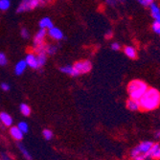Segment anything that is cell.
<instances>
[{
    "label": "cell",
    "instance_id": "4dcf8cb0",
    "mask_svg": "<svg viewBox=\"0 0 160 160\" xmlns=\"http://www.w3.org/2000/svg\"><path fill=\"white\" fill-rule=\"evenodd\" d=\"M106 37H107V38H111V37H112V33H111V31H108V32L107 33Z\"/></svg>",
    "mask_w": 160,
    "mask_h": 160
},
{
    "label": "cell",
    "instance_id": "6da1fadb",
    "mask_svg": "<svg viewBox=\"0 0 160 160\" xmlns=\"http://www.w3.org/2000/svg\"><path fill=\"white\" fill-rule=\"evenodd\" d=\"M140 109L153 110L160 105V92L155 88H148L142 97L139 99Z\"/></svg>",
    "mask_w": 160,
    "mask_h": 160
},
{
    "label": "cell",
    "instance_id": "52a82bcc",
    "mask_svg": "<svg viewBox=\"0 0 160 160\" xmlns=\"http://www.w3.org/2000/svg\"><path fill=\"white\" fill-rule=\"evenodd\" d=\"M47 35L54 40H57V41H59V40H62L63 38V33L62 31L61 30L60 28H58V27H51L50 29H48L47 30Z\"/></svg>",
    "mask_w": 160,
    "mask_h": 160
},
{
    "label": "cell",
    "instance_id": "5bb4252c",
    "mask_svg": "<svg viewBox=\"0 0 160 160\" xmlns=\"http://www.w3.org/2000/svg\"><path fill=\"white\" fill-rule=\"evenodd\" d=\"M10 134L13 139L18 140V141L23 138V132L18 127H12L10 128Z\"/></svg>",
    "mask_w": 160,
    "mask_h": 160
},
{
    "label": "cell",
    "instance_id": "d6986e66",
    "mask_svg": "<svg viewBox=\"0 0 160 160\" xmlns=\"http://www.w3.org/2000/svg\"><path fill=\"white\" fill-rule=\"evenodd\" d=\"M19 108H20V112L24 116H29V115L31 114V108H30V107H29L28 105H26V104H21Z\"/></svg>",
    "mask_w": 160,
    "mask_h": 160
},
{
    "label": "cell",
    "instance_id": "f1b7e54d",
    "mask_svg": "<svg viewBox=\"0 0 160 160\" xmlns=\"http://www.w3.org/2000/svg\"><path fill=\"white\" fill-rule=\"evenodd\" d=\"M1 88L4 91H9L10 90V85L8 83H6V82H3V83H1Z\"/></svg>",
    "mask_w": 160,
    "mask_h": 160
},
{
    "label": "cell",
    "instance_id": "8992f818",
    "mask_svg": "<svg viewBox=\"0 0 160 160\" xmlns=\"http://www.w3.org/2000/svg\"><path fill=\"white\" fill-rule=\"evenodd\" d=\"M24 61H25L28 67H30L32 69H38L39 68L38 62V57H37V54L35 52L28 53Z\"/></svg>",
    "mask_w": 160,
    "mask_h": 160
},
{
    "label": "cell",
    "instance_id": "83f0119b",
    "mask_svg": "<svg viewBox=\"0 0 160 160\" xmlns=\"http://www.w3.org/2000/svg\"><path fill=\"white\" fill-rule=\"evenodd\" d=\"M120 48H121V46L118 42H113L111 44V49L114 51H118V50H120Z\"/></svg>",
    "mask_w": 160,
    "mask_h": 160
},
{
    "label": "cell",
    "instance_id": "ffe728a7",
    "mask_svg": "<svg viewBox=\"0 0 160 160\" xmlns=\"http://www.w3.org/2000/svg\"><path fill=\"white\" fill-rule=\"evenodd\" d=\"M11 7V1L10 0H0V11H7Z\"/></svg>",
    "mask_w": 160,
    "mask_h": 160
},
{
    "label": "cell",
    "instance_id": "f546056e",
    "mask_svg": "<svg viewBox=\"0 0 160 160\" xmlns=\"http://www.w3.org/2000/svg\"><path fill=\"white\" fill-rule=\"evenodd\" d=\"M106 2L109 6H115L116 3H117V1H116V0H106Z\"/></svg>",
    "mask_w": 160,
    "mask_h": 160
},
{
    "label": "cell",
    "instance_id": "277c9868",
    "mask_svg": "<svg viewBox=\"0 0 160 160\" xmlns=\"http://www.w3.org/2000/svg\"><path fill=\"white\" fill-rule=\"evenodd\" d=\"M49 2V0H21L18 8V12H25L35 10L38 7L44 6Z\"/></svg>",
    "mask_w": 160,
    "mask_h": 160
},
{
    "label": "cell",
    "instance_id": "ba28073f",
    "mask_svg": "<svg viewBox=\"0 0 160 160\" xmlns=\"http://www.w3.org/2000/svg\"><path fill=\"white\" fill-rule=\"evenodd\" d=\"M150 159H160V145L152 144V146L149 152Z\"/></svg>",
    "mask_w": 160,
    "mask_h": 160
},
{
    "label": "cell",
    "instance_id": "1f68e13d",
    "mask_svg": "<svg viewBox=\"0 0 160 160\" xmlns=\"http://www.w3.org/2000/svg\"><path fill=\"white\" fill-rule=\"evenodd\" d=\"M155 137L156 138H160V130H158V132L155 133Z\"/></svg>",
    "mask_w": 160,
    "mask_h": 160
},
{
    "label": "cell",
    "instance_id": "30bf717a",
    "mask_svg": "<svg viewBox=\"0 0 160 160\" xmlns=\"http://www.w3.org/2000/svg\"><path fill=\"white\" fill-rule=\"evenodd\" d=\"M127 107L129 110L132 111H137L140 109V104H139V100L132 99L129 98L127 102Z\"/></svg>",
    "mask_w": 160,
    "mask_h": 160
},
{
    "label": "cell",
    "instance_id": "484cf974",
    "mask_svg": "<svg viewBox=\"0 0 160 160\" xmlns=\"http://www.w3.org/2000/svg\"><path fill=\"white\" fill-rule=\"evenodd\" d=\"M21 37H22L24 39L30 38V33H29V31L27 30L26 28H23L22 30H21Z\"/></svg>",
    "mask_w": 160,
    "mask_h": 160
},
{
    "label": "cell",
    "instance_id": "2e32d148",
    "mask_svg": "<svg viewBox=\"0 0 160 160\" xmlns=\"http://www.w3.org/2000/svg\"><path fill=\"white\" fill-rule=\"evenodd\" d=\"M124 52H125L126 56L128 57L129 59H135L136 56H137L136 50L132 46H126L125 49H124Z\"/></svg>",
    "mask_w": 160,
    "mask_h": 160
},
{
    "label": "cell",
    "instance_id": "9a60e30c",
    "mask_svg": "<svg viewBox=\"0 0 160 160\" xmlns=\"http://www.w3.org/2000/svg\"><path fill=\"white\" fill-rule=\"evenodd\" d=\"M61 71L62 72V73L70 75L72 77H77L78 76L77 72L75 71L73 65H64V66L61 67Z\"/></svg>",
    "mask_w": 160,
    "mask_h": 160
},
{
    "label": "cell",
    "instance_id": "ac0fdd59",
    "mask_svg": "<svg viewBox=\"0 0 160 160\" xmlns=\"http://www.w3.org/2000/svg\"><path fill=\"white\" fill-rule=\"evenodd\" d=\"M58 51V47L56 45H52V44H45V53L46 55H55Z\"/></svg>",
    "mask_w": 160,
    "mask_h": 160
},
{
    "label": "cell",
    "instance_id": "8fae6325",
    "mask_svg": "<svg viewBox=\"0 0 160 160\" xmlns=\"http://www.w3.org/2000/svg\"><path fill=\"white\" fill-rule=\"evenodd\" d=\"M27 67L28 66H27V64H26L24 60L19 61L16 64V66H14V73H16V75H18V76H20V75H22L24 73V71L26 70Z\"/></svg>",
    "mask_w": 160,
    "mask_h": 160
},
{
    "label": "cell",
    "instance_id": "3957f363",
    "mask_svg": "<svg viewBox=\"0 0 160 160\" xmlns=\"http://www.w3.org/2000/svg\"><path fill=\"white\" fill-rule=\"evenodd\" d=\"M152 142L151 141H145L140 143L137 147H135L132 152H130V156L133 160H149V152L152 146Z\"/></svg>",
    "mask_w": 160,
    "mask_h": 160
},
{
    "label": "cell",
    "instance_id": "5b68a950",
    "mask_svg": "<svg viewBox=\"0 0 160 160\" xmlns=\"http://www.w3.org/2000/svg\"><path fill=\"white\" fill-rule=\"evenodd\" d=\"M73 67L79 76L82 74L88 73V72L92 69V63L89 61H80V62H75Z\"/></svg>",
    "mask_w": 160,
    "mask_h": 160
},
{
    "label": "cell",
    "instance_id": "7c38bea8",
    "mask_svg": "<svg viewBox=\"0 0 160 160\" xmlns=\"http://www.w3.org/2000/svg\"><path fill=\"white\" fill-rule=\"evenodd\" d=\"M0 122L6 127H11L12 124V118L7 112H1L0 113Z\"/></svg>",
    "mask_w": 160,
    "mask_h": 160
},
{
    "label": "cell",
    "instance_id": "9c48e42d",
    "mask_svg": "<svg viewBox=\"0 0 160 160\" xmlns=\"http://www.w3.org/2000/svg\"><path fill=\"white\" fill-rule=\"evenodd\" d=\"M38 26L40 29H45V30H48L51 27H53V21L50 18L45 17V18H42L39 22H38Z\"/></svg>",
    "mask_w": 160,
    "mask_h": 160
},
{
    "label": "cell",
    "instance_id": "836d02e7",
    "mask_svg": "<svg viewBox=\"0 0 160 160\" xmlns=\"http://www.w3.org/2000/svg\"><path fill=\"white\" fill-rule=\"evenodd\" d=\"M117 2H125V0H116Z\"/></svg>",
    "mask_w": 160,
    "mask_h": 160
},
{
    "label": "cell",
    "instance_id": "e0dca14e",
    "mask_svg": "<svg viewBox=\"0 0 160 160\" xmlns=\"http://www.w3.org/2000/svg\"><path fill=\"white\" fill-rule=\"evenodd\" d=\"M37 54V53H36ZM37 57H38V65H39V68L42 67L47 62V56H46V53H38L37 54Z\"/></svg>",
    "mask_w": 160,
    "mask_h": 160
},
{
    "label": "cell",
    "instance_id": "4316f807",
    "mask_svg": "<svg viewBox=\"0 0 160 160\" xmlns=\"http://www.w3.org/2000/svg\"><path fill=\"white\" fill-rule=\"evenodd\" d=\"M137 1H138L142 6L147 7V6H150V5L153 2V0H137Z\"/></svg>",
    "mask_w": 160,
    "mask_h": 160
},
{
    "label": "cell",
    "instance_id": "cb8c5ba5",
    "mask_svg": "<svg viewBox=\"0 0 160 160\" xmlns=\"http://www.w3.org/2000/svg\"><path fill=\"white\" fill-rule=\"evenodd\" d=\"M152 30L154 31V33L160 35V21L154 20V22L152 24Z\"/></svg>",
    "mask_w": 160,
    "mask_h": 160
},
{
    "label": "cell",
    "instance_id": "603a6c76",
    "mask_svg": "<svg viewBox=\"0 0 160 160\" xmlns=\"http://www.w3.org/2000/svg\"><path fill=\"white\" fill-rule=\"evenodd\" d=\"M42 134H43V137H44L46 140H50L53 137V132H51L50 129H44V130H43Z\"/></svg>",
    "mask_w": 160,
    "mask_h": 160
},
{
    "label": "cell",
    "instance_id": "d6a6232c",
    "mask_svg": "<svg viewBox=\"0 0 160 160\" xmlns=\"http://www.w3.org/2000/svg\"><path fill=\"white\" fill-rule=\"evenodd\" d=\"M3 160H11V158L8 157V156H6L5 154H3Z\"/></svg>",
    "mask_w": 160,
    "mask_h": 160
},
{
    "label": "cell",
    "instance_id": "d4e9b609",
    "mask_svg": "<svg viewBox=\"0 0 160 160\" xmlns=\"http://www.w3.org/2000/svg\"><path fill=\"white\" fill-rule=\"evenodd\" d=\"M8 62V60H7V57L4 53H0V65L1 66H4L6 65Z\"/></svg>",
    "mask_w": 160,
    "mask_h": 160
},
{
    "label": "cell",
    "instance_id": "44dd1931",
    "mask_svg": "<svg viewBox=\"0 0 160 160\" xmlns=\"http://www.w3.org/2000/svg\"><path fill=\"white\" fill-rule=\"evenodd\" d=\"M18 148H19L20 152H22V154L24 155V157H25L27 160H32V156H31V154L28 152V151L24 148V146H23L22 144H18Z\"/></svg>",
    "mask_w": 160,
    "mask_h": 160
},
{
    "label": "cell",
    "instance_id": "7402d4cb",
    "mask_svg": "<svg viewBox=\"0 0 160 160\" xmlns=\"http://www.w3.org/2000/svg\"><path fill=\"white\" fill-rule=\"evenodd\" d=\"M18 128L21 130L23 133H26L28 132L29 130V127H28V124L26 122H20L18 125Z\"/></svg>",
    "mask_w": 160,
    "mask_h": 160
},
{
    "label": "cell",
    "instance_id": "7a4b0ae2",
    "mask_svg": "<svg viewBox=\"0 0 160 160\" xmlns=\"http://www.w3.org/2000/svg\"><path fill=\"white\" fill-rule=\"evenodd\" d=\"M148 88L149 87L145 82L140 80H133L128 83V92L132 99L139 100L142 95L147 91Z\"/></svg>",
    "mask_w": 160,
    "mask_h": 160
},
{
    "label": "cell",
    "instance_id": "4fadbf2b",
    "mask_svg": "<svg viewBox=\"0 0 160 160\" xmlns=\"http://www.w3.org/2000/svg\"><path fill=\"white\" fill-rule=\"evenodd\" d=\"M151 8V13H152V17L154 18V20L156 21H160V9L158 7V5L154 2H152L150 5Z\"/></svg>",
    "mask_w": 160,
    "mask_h": 160
}]
</instances>
